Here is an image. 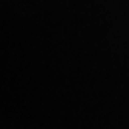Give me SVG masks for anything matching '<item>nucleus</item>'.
Wrapping results in <instances>:
<instances>
[]
</instances>
